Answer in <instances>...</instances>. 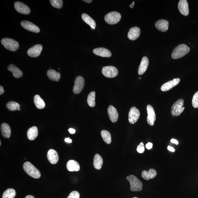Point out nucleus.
Listing matches in <instances>:
<instances>
[{
    "label": "nucleus",
    "mask_w": 198,
    "mask_h": 198,
    "mask_svg": "<svg viewBox=\"0 0 198 198\" xmlns=\"http://www.w3.org/2000/svg\"><path fill=\"white\" fill-rule=\"evenodd\" d=\"M190 51V48L186 44H180L175 48L172 54V57L174 59L180 58L188 54Z\"/></svg>",
    "instance_id": "nucleus-1"
},
{
    "label": "nucleus",
    "mask_w": 198,
    "mask_h": 198,
    "mask_svg": "<svg viewBox=\"0 0 198 198\" xmlns=\"http://www.w3.org/2000/svg\"><path fill=\"white\" fill-rule=\"evenodd\" d=\"M23 169L27 174L31 177L35 179L40 177L41 174L39 170L29 162H26L23 165Z\"/></svg>",
    "instance_id": "nucleus-2"
},
{
    "label": "nucleus",
    "mask_w": 198,
    "mask_h": 198,
    "mask_svg": "<svg viewBox=\"0 0 198 198\" xmlns=\"http://www.w3.org/2000/svg\"><path fill=\"white\" fill-rule=\"evenodd\" d=\"M126 179L129 182L132 191H139L142 190V183L136 176L131 175L127 176Z\"/></svg>",
    "instance_id": "nucleus-3"
},
{
    "label": "nucleus",
    "mask_w": 198,
    "mask_h": 198,
    "mask_svg": "<svg viewBox=\"0 0 198 198\" xmlns=\"http://www.w3.org/2000/svg\"><path fill=\"white\" fill-rule=\"evenodd\" d=\"M184 100L180 99L176 101L172 105L171 109V114L172 117H176L182 113L185 109Z\"/></svg>",
    "instance_id": "nucleus-4"
},
{
    "label": "nucleus",
    "mask_w": 198,
    "mask_h": 198,
    "mask_svg": "<svg viewBox=\"0 0 198 198\" xmlns=\"http://www.w3.org/2000/svg\"><path fill=\"white\" fill-rule=\"evenodd\" d=\"M1 43L7 49L15 52L19 48L18 43L14 39L5 38L2 39Z\"/></svg>",
    "instance_id": "nucleus-5"
},
{
    "label": "nucleus",
    "mask_w": 198,
    "mask_h": 198,
    "mask_svg": "<svg viewBox=\"0 0 198 198\" xmlns=\"http://www.w3.org/2000/svg\"><path fill=\"white\" fill-rule=\"evenodd\" d=\"M121 18L120 14L116 12H110L106 14L105 17L106 22L110 25L117 24L120 21Z\"/></svg>",
    "instance_id": "nucleus-6"
},
{
    "label": "nucleus",
    "mask_w": 198,
    "mask_h": 198,
    "mask_svg": "<svg viewBox=\"0 0 198 198\" xmlns=\"http://www.w3.org/2000/svg\"><path fill=\"white\" fill-rule=\"evenodd\" d=\"M102 73L106 77L113 78L118 75V69L114 66H106L103 68Z\"/></svg>",
    "instance_id": "nucleus-7"
},
{
    "label": "nucleus",
    "mask_w": 198,
    "mask_h": 198,
    "mask_svg": "<svg viewBox=\"0 0 198 198\" xmlns=\"http://www.w3.org/2000/svg\"><path fill=\"white\" fill-rule=\"evenodd\" d=\"M84 80L81 76H78L74 80L73 92L75 94H79L83 90L84 86Z\"/></svg>",
    "instance_id": "nucleus-8"
},
{
    "label": "nucleus",
    "mask_w": 198,
    "mask_h": 198,
    "mask_svg": "<svg viewBox=\"0 0 198 198\" xmlns=\"http://www.w3.org/2000/svg\"><path fill=\"white\" fill-rule=\"evenodd\" d=\"M140 115L139 110L135 107H131L129 114V121L131 124H135L137 122Z\"/></svg>",
    "instance_id": "nucleus-9"
},
{
    "label": "nucleus",
    "mask_w": 198,
    "mask_h": 198,
    "mask_svg": "<svg viewBox=\"0 0 198 198\" xmlns=\"http://www.w3.org/2000/svg\"><path fill=\"white\" fill-rule=\"evenodd\" d=\"M146 109L148 114L147 121L149 125L151 126H153L154 124V122L156 120V116L155 110L152 106L150 105H148Z\"/></svg>",
    "instance_id": "nucleus-10"
},
{
    "label": "nucleus",
    "mask_w": 198,
    "mask_h": 198,
    "mask_svg": "<svg viewBox=\"0 0 198 198\" xmlns=\"http://www.w3.org/2000/svg\"><path fill=\"white\" fill-rule=\"evenodd\" d=\"M14 8L17 11L20 13L28 14L31 12L28 6L20 2H16L14 3Z\"/></svg>",
    "instance_id": "nucleus-11"
},
{
    "label": "nucleus",
    "mask_w": 198,
    "mask_h": 198,
    "mask_svg": "<svg viewBox=\"0 0 198 198\" xmlns=\"http://www.w3.org/2000/svg\"><path fill=\"white\" fill-rule=\"evenodd\" d=\"M21 26L28 31L35 33H39L40 31L39 27L29 21H22L21 23Z\"/></svg>",
    "instance_id": "nucleus-12"
},
{
    "label": "nucleus",
    "mask_w": 198,
    "mask_h": 198,
    "mask_svg": "<svg viewBox=\"0 0 198 198\" xmlns=\"http://www.w3.org/2000/svg\"><path fill=\"white\" fill-rule=\"evenodd\" d=\"M180 81V79L179 78L174 79L164 84L161 86V90L163 91H169L174 87L177 86L179 84Z\"/></svg>",
    "instance_id": "nucleus-13"
},
{
    "label": "nucleus",
    "mask_w": 198,
    "mask_h": 198,
    "mask_svg": "<svg viewBox=\"0 0 198 198\" xmlns=\"http://www.w3.org/2000/svg\"><path fill=\"white\" fill-rule=\"evenodd\" d=\"M42 48V46L40 44H37L30 48L28 51L27 54L32 57H38L41 53Z\"/></svg>",
    "instance_id": "nucleus-14"
},
{
    "label": "nucleus",
    "mask_w": 198,
    "mask_h": 198,
    "mask_svg": "<svg viewBox=\"0 0 198 198\" xmlns=\"http://www.w3.org/2000/svg\"><path fill=\"white\" fill-rule=\"evenodd\" d=\"M178 9L183 15L187 16L189 14V6L186 0H180L178 5Z\"/></svg>",
    "instance_id": "nucleus-15"
},
{
    "label": "nucleus",
    "mask_w": 198,
    "mask_h": 198,
    "mask_svg": "<svg viewBox=\"0 0 198 198\" xmlns=\"http://www.w3.org/2000/svg\"><path fill=\"white\" fill-rule=\"evenodd\" d=\"M108 113L110 120L113 123H115L118 120L119 114L115 108L112 105H110L108 109Z\"/></svg>",
    "instance_id": "nucleus-16"
},
{
    "label": "nucleus",
    "mask_w": 198,
    "mask_h": 198,
    "mask_svg": "<svg viewBox=\"0 0 198 198\" xmlns=\"http://www.w3.org/2000/svg\"><path fill=\"white\" fill-rule=\"evenodd\" d=\"M47 157L48 160L53 165L56 164L58 162V153L55 150L51 149L49 150L48 152Z\"/></svg>",
    "instance_id": "nucleus-17"
},
{
    "label": "nucleus",
    "mask_w": 198,
    "mask_h": 198,
    "mask_svg": "<svg viewBox=\"0 0 198 198\" xmlns=\"http://www.w3.org/2000/svg\"><path fill=\"white\" fill-rule=\"evenodd\" d=\"M93 52L95 55L104 57H109L112 56V53L108 49L100 48L94 49Z\"/></svg>",
    "instance_id": "nucleus-18"
},
{
    "label": "nucleus",
    "mask_w": 198,
    "mask_h": 198,
    "mask_svg": "<svg viewBox=\"0 0 198 198\" xmlns=\"http://www.w3.org/2000/svg\"><path fill=\"white\" fill-rule=\"evenodd\" d=\"M140 33V29L137 27L131 28L128 33V38L129 40H135L139 37Z\"/></svg>",
    "instance_id": "nucleus-19"
},
{
    "label": "nucleus",
    "mask_w": 198,
    "mask_h": 198,
    "mask_svg": "<svg viewBox=\"0 0 198 198\" xmlns=\"http://www.w3.org/2000/svg\"><path fill=\"white\" fill-rule=\"evenodd\" d=\"M155 25L159 30L165 32L167 31L169 28V23L166 20L161 19L157 21Z\"/></svg>",
    "instance_id": "nucleus-20"
},
{
    "label": "nucleus",
    "mask_w": 198,
    "mask_h": 198,
    "mask_svg": "<svg viewBox=\"0 0 198 198\" xmlns=\"http://www.w3.org/2000/svg\"><path fill=\"white\" fill-rule=\"evenodd\" d=\"M149 61L147 57H143L138 70V74L139 75H142L146 72L148 69Z\"/></svg>",
    "instance_id": "nucleus-21"
},
{
    "label": "nucleus",
    "mask_w": 198,
    "mask_h": 198,
    "mask_svg": "<svg viewBox=\"0 0 198 198\" xmlns=\"http://www.w3.org/2000/svg\"><path fill=\"white\" fill-rule=\"evenodd\" d=\"M157 172L156 170L154 169H151L149 170V171L144 170L142 172V176L145 180H149L152 179L156 176Z\"/></svg>",
    "instance_id": "nucleus-22"
},
{
    "label": "nucleus",
    "mask_w": 198,
    "mask_h": 198,
    "mask_svg": "<svg viewBox=\"0 0 198 198\" xmlns=\"http://www.w3.org/2000/svg\"><path fill=\"white\" fill-rule=\"evenodd\" d=\"M67 169L69 171L71 172L78 171L80 169L79 164L75 160H70L67 164Z\"/></svg>",
    "instance_id": "nucleus-23"
},
{
    "label": "nucleus",
    "mask_w": 198,
    "mask_h": 198,
    "mask_svg": "<svg viewBox=\"0 0 198 198\" xmlns=\"http://www.w3.org/2000/svg\"><path fill=\"white\" fill-rule=\"evenodd\" d=\"M8 69L10 71L12 72L14 78H18L22 76L23 72L17 67L16 66L13 64H10L8 66Z\"/></svg>",
    "instance_id": "nucleus-24"
},
{
    "label": "nucleus",
    "mask_w": 198,
    "mask_h": 198,
    "mask_svg": "<svg viewBox=\"0 0 198 198\" xmlns=\"http://www.w3.org/2000/svg\"><path fill=\"white\" fill-rule=\"evenodd\" d=\"M1 131L2 135L4 138H8L10 137L11 131L9 125L7 123H2L1 126Z\"/></svg>",
    "instance_id": "nucleus-25"
},
{
    "label": "nucleus",
    "mask_w": 198,
    "mask_h": 198,
    "mask_svg": "<svg viewBox=\"0 0 198 198\" xmlns=\"http://www.w3.org/2000/svg\"><path fill=\"white\" fill-rule=\"evenodd\" d=\"M47 74L50 79L54 81H58L61 78L60 74L54 69L48 70Z\"/></svg>",
    "instance_id": "nucleus-26"
},
{
    "label": "nucleus",
    "mask_w": 198,
    "mask_h": 198,
    "mask_svg": "<svg viewBox=\"0 0 198 198\" xmlns=\"http://www.w3.org/2000/svg\"><path fill=\"white\" fill-rule=\"evenodd\" d=\"M82 18L84 22L90 25L92 29H95L96 26V24L95 21L88 14L84 13L82 14Z\"/></svg>",
    "instance_id": "nucleus-27"
},
{
    "label": "nucleus",
    "mask_w": 198,
    "mask_h": 198,
    "mask_svg": "<svg viewBox=\"0 0 198 198\" xmlns=\"http://www.w3.org/2000/svg\"><path fill=\"white\" fill-rule=\"evenodd\" d=\"M38 134L37 127L36 126L32 127L27 131V137L29 140H33L37 137Z\"/></svg>",
    "instance_id": "nucleus-28"
},
{
    "label": "nucleus",
    "mask_w": 198,
    "mask_h": 198,
    "mask_svg": "<svg viewBox=\"0 0 198 198\" xmlns=\"http://www.w3.org/2000/svg\"><path fill=\"white\" fill-rule=\"evenodd\" d=\"M103 163V159L100 155L98 154L95 155L93 160V165L95 169L98 170L101 169Z\"/></svg>",
    "instance_id": "nucleus-29"
},
{
    "label": "nucleus",
    "mask_w": 198,
    "mask_h": 198,
    "mask_svg": "<svg viewBox=\"0 0 198 198\" xmlns=\"http://www.w3.org/2000/svg\"><path fill=\"white\" fill-rule=\"evenodd\" d=\"M33 101L36 107L38 109H42L45 107V103L39 95H35L34 97Z\"/></svg>",
    "instance_id": "nucleus-30"
},
{
    "label": "nucleus",
    "mask_w": 198,
    "mask_h": 198,
    "mask_svg": "<svg viewBox=\"0 0 198 198\" xmlns=\"http://www.w3.org/2000/svg\"><path fill=\"white\" fill-rule=\"evenodd\" d=\"M101 135L104 141L106 143L109 144L112 142L111 134L108 131L103 130L101 132Z\"/></svg>",
    "instance_id": "nucleus-31"
},
{
    "label": "nucleus",
    "mask_w": 198,
    "mask_h": 198,
    "mask_svg": "<svg viewBox=\"0 0 198 198\" xmlns=\"http://www.w3.org/2000/svg\"><path fill=\"white\" fill-rule=\"evenodd\" d=\"M6 107L10 111H15L20 108V104L16 102L10 101L6 104Z\"/></svg>",
    "instance_id": "nucleus-32"
},
{
    "label": "nucleus",
    "mask_w": 198,
    "mask_h": 198,
    "mask_svg": "<svg viewBox=\"0 0 198 198\" xmlns=\"http://www.w3.org/2000/svg\"><path fill=\"white\" fill-rule=\"evenodd\" d=\"M95 93L94 91L91 92L87 97V103L91 107H94L95 105Z\"/></svg>",
    "instance_id": "nucleus-33"
},
{
    "label": "nucleus",
    "mask_w": 198,
    "mask_h": 198,
    "mask_svg": "<svg viewBox=\"0 0 198 198\" xmlns=\"http://www.w3.org/2000/svg\"><path fill=\"white\" fill-rule=\"evenodd\" d=\"M16 195V192L14 189L9 188L4 192L3 198H14Z\"/></svg>",
    "instance_id": "nucleus-34"
},
{
    "label": "nucleus",
    "mask_w": 198,
    "mask_h": 198,
    "mask_svg": "<svg viewBox=\"0 0 198 198\" xmlns=\"http://www.w3.org/2000/svg\"><path fill=\"white\" fill-rule=\"evenodd\" d=\"M51 5L54 8H61L63 6L62 0H50Z\"/></svg>",
    "instance_id": "nucleus-35"
},
{
    "label": "nucleus",
    "mask_w": 198,
    "mask_h": 198,
    "mask_svg": "<svg viewBox=\"0 0 198 198\" xmlns=\"http://www.w3.org/2000/svg\"><path fill=\"white\" fill-rule=\"evenodd\" d=\"M192 104L193 107L195 108H198V91L194 95Z\"/></svg>",
    "instance_id": "nucleus-36"
},
{
    "label": "nucleus",
    "mask_w": 198,
    "mask_h": 198,
    "mask_svg": "<svg viewBox=\"0 0 198 198\" xmlns=\"http://www.w3.org/2000/svg\"><path fill=\"white\" fill-rule=\"evenodd\" d=\"M80 194L78 191H74L70 194L67 198H79Z\"/></svg>",
    "instance_id": "nucleus-37"
},
{
    "label": "nucleus",
    "mask_w": 198,
    "mask_h": 198,
    "mask_svg": "<svg viewBox=\"0 0 198 198\" xmlns=\"http://www.w3.org/2000/svg\"><path fill=\"white\" fill-rule=\"evenodd\" d=\"M145 146L143 142H140V144L137 146V150L140 153H143L145 151Z\"/></svg>",
    "instance_id": "nucleus-38"
},
{
    "label": "nucleus",
    "mask_w": 198,
    "mask_h": 198,
    "mask_svg": "<svg viewBox=\"0 0 198 198\" xmlns=\"http://www.w3.org/2000/svg\"><path fill=\"white\" fill-rule=\"evenodd\" d=\"M153 144L152 143L148 142L147 144L146 145V148L148 150H150L152 148Z\"/></svg>",
    "instance_id": "nucleus-39"
},
{
    "label": "nucleus",
    "mask_w": 198,
    "mask_h": 198,
    "mask_svg": "<svg viewBox=\"0 0 198 198\" xmlns=\"http://www.w3.org/2000/svg\"><path fill=\"white\" fill-rule=\"evenodd\" d=\"M69 131L71 134H74L75 133V129L72 128H70L69 129Z\"/></svg>",
    "instance_id": "nucleus-40"
},
{
    "label": "nucleus",
    "mask_w": 198,
    "mask_h": 198,
    "mask_svg": "<svg viewBox=\"0 0 198 198\" xmlns=\"http://www.w3.org/2000/svg\"><path fill=\"white\" fill-rule=\"evenodd\" d=\"M167 149L168 150L172 152H175V150L174 148L170 146H168Z\"/></svg>",
    "instance_id": "nucleus-41"
},
{
    "label": "nucleus",
    "mask_w": 198,
    "mask_h": 198,
    "mask_svg": "<svg viewBox=\"0 0 198 198\" xmlns=\"http://www.w3.org/2000/svg\"><path fill=\"white\" fill-rule=\"evenodd\" d=\"M65 141L66 142L69 143H71L72 142V140L70 139L69 138H65Z\"/></svg>",
    "instance_id": "nucleus-42"
},
{
    "label": "nucleus",
    "mask_w": 198,
    "mask_h": 198,
    "mask_svg": "<svg viewBox=\"0 0 198 198\" xmlns=\"http://www.w3.org/2000/svg\"><path fill=\"white\" fill-rule=\"evenodd\" d=\"M4 93L3 87L1 86H0V95H1Z\"/></svg>",
    "instance_id": "nucleus-43"
},
{
    "label": "nucleus",
    "mask_w": 198,
    "mask_h": 198,
    "mask_svg": "<svg viewBox=\"0 0 198 198\" xmlns=\"http://www.w3.org/2000/svg\"><path fill=\"white\" fill-rule=\"evenodd\" d=\"M171 141V142H172V143L175 144L176 145H177L178 144V142L177 141V140L175 139H172L171 140V141Z\"/></svg>",
    "instance_id": "nucleus-44"
},
{
    "label": "nucleus",
    "mask_w": 198,
    "mask_h": 198,
    "mask_svg": "<svg viewBox=\"0 0 198 198\" xmlns=\"http://www.w3.org/2000/svg\"><path fill=\"white\" fill-rule=\"evenodd\" d=\"M83 1L86 2L87 3H90L92 2V0H84Z\"/></svg>",
    "instance_id": "nucleus-45"
},
{
    "label": "nucleus",
    "mask_w": 198,
    "mask_h": 198,
    "mask_svg": "<svg viewBox=\"0 0 198 198\" xmlns=\"http://www.w3.org/2000/svg\"><path fill=\"white\" fill-rule=\"evenodd\" d=\"M135 1H133V3H132L129 6V7H130L131 8H133L134 6H135Z\"/></svg>",
    "instance_id": "nucleus-46"
},
{
    "label": "nucleus",
    "mask_w": 198,
    "mask_h": 198,
    "mask_svg": "<svg viewBox=\"0 0 198 198\" xmlns=\"http://www.w3.org/2000/svg\"><path fill=\"white\" fill-rule=\"evenodd\" d=\"M25 198H35L33 196V195H28Z\"/></svg>",
    "instance_id": "nucleus-47"
},
{
    "label": "nucleus",
    "mask_w": 198,
    "mask_h": 198,
    "mask_svg": "<svg viewBox=\"0 0 198 198\" xmlns=\"http://www.w3.org/2000/svg\"><path fill=\"white\" fill-rule=\"evenodd\" d=\"M1 145V142H0V145Z\"/></svg>",
    "instance_id": "nucleus-48"
},
{
    "label": "nucleus",
    "mask_w": 198,
    "mask_h": 198,
    "mask_svg": "<svg viewBox=\"0 0 198 198\" xmlns=\"http://www.w3.org/2000/svg\"><path fill=\"white\" fill-rule=\"evenodd\" d=\"M133 198H138V197H133Z\"/></svg>",
    "instance_id": "nucleus-49"
},
{
    "label": "nucleus",
    "mask_w": 198,
    "mask_h": 198,
    "mask_svg": "<svg viewBox=\"0 0 198 198\" xmlns=\"http://www.w3.org/2000/svg\"><path fill=\"white\" fill-rule=\"evenodd\" d=\"M18 110H20V108H19V109H18Z\"/></svg>",
    "instance_id": "nucleus-50"
},
{
    "label": "nucleus",
    "mask_w": 198,
    "mask_h": 198,
    "mask_svg": "<svg viewBox=\"0 0 198 198\" xmlns=\"http://www.w3.org/2000/svg\"><path fill=\"white\" fill-rule=\"evenodd\" d=\"M139 79H141V78H139Z\"/></svg>",
    "instance_id": "nucleus-51"
}]
</instances>
